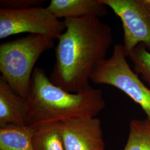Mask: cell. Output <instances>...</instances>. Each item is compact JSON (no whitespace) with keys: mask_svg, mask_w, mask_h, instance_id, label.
Instances as JSON below:
<instances>
[{"mask_svg":"<svg viewBox=\"0 0 150 150\" xmlns=\"http://www.w3.org/2000/svg\"><path fill=\"white\" fill-rule=\"evenodd\" d=\"M64 22L66 30L58 38L56 62L49 79L66 91L81 93L91 87L92 71L106 59L113 43L112 30L94 16L66 18Z\"/></svg>","mask_w":150,"mask_h":150,"instance_id":"1","label":"cell"},{"mask_svg":"<svg viewBox=\"0 0 150 150\" xmlns=\"http://www.w3.org/2000/svg\"><path fill=\"white\" fill-rule=\"evenodd\" d=\"M27 103L17 95L8 82L0 77V126L13 124L26 125Z\"/></svg>","mask_w":150,"mask_h":150,"instance_id":"9","label":"cell"},{"mask_svg":"<svg viewBox=\"0 0 150 150\" xmlns=\"http://www.w3.org/2000/svg\"><path fill=\"white\" fill-rule=\"evenodd\" d=\"M65 150H105L101 121L96 117H77L60 122Z\"/></svg>","mask_w":150,"mask_h":150,"instance_id":"7","label":"cell"},{"mask_svg":"<svg viewBox=\"0 0 150 150\" xmlns=\"http://www.w3.org/2000/svg\"><path fill=\"white\" fill-rule=\"evenodd\" d=\"M54 45V39L35 34L1 44V76L24 99L27 97L36 62Z\"/></svg>","mask_w":150,"mask_h":150,"instance_id":"3","label":"cell"},{"mask_svg":"<svg viewBox=\"0 0 150 150\" xmlns=\"http://www.w3.org/2000/svg\"><path fill=\"white\" fill-rule=\"evenodd\" d=\"M90 80L96 84L113 86L122 91L139 105L150 119V88L131 69L122 45L114 46L112 55L100 61L92 71Z\"/></svg>","mask_w":150,"mask_h":150,"instance_id":"4","label":"cell"},{"mask_svg":"<svg viewBox=\"0 0 150 150\" xmlns=\"http://www.w3.org/2000/svg\"><path fill=\"white\" fill-rule=\"evenodd\" d=\"M26 125L59 122L77 117H96L106 106L102 91L90 87L71 93L54 85L42 68L33 72L26 99Z\"/></svg>","mask_w":150,"mask_h":150,"instance_id":"2","label":"cell"},{"mask_svg":"<svg viewBox=\"0 0 150 150\" xmlns=\"http://www.w3.org/2000/svg\"><path fill=\"white\" fill-rule=\"evenodd\" d=\"M46 0H1L0 8L6 10H22L39 6Z\"/></svg>","mask_w":150,"mask_h":150,"instance_id":"14","label":"cell"},{"mask_svg":"<svg viewBox=\"0 0 150 150\" xmlns=\"http://www.w3.org/2000/svg\"><path fill=\"white\" fill-rule=\"evenodd\" d=\"M129 57L134 65V71L150 87V51L139 43L131 51Z\"/></svg>","mask_w":150,"mask_h":150,"instance_id":"13","label":"cell"},{"mask_svg":"<svg viewBox=\"0 0 150 150\" xmlns=\"http://www.w3.org/2000/svg\"><path fill=\"white\" fill-rule=\"evenodd\" d=\"M66 30L64 22L41 6L22 10L0 8V39L22 33L40 35L54 40Z\"/></svg>","mask_w":150,"mask_h":150,"instance_id":"5","label":"cell"},{"mask_svg":"<svg viewBox=\"0 0 150 150\" xmlns=\"http://www.w3.org/2000/svg\"><path fill=\"white\" fill-rule=\"evenodd\" d=\"M122 22L125 56L139 43L150 51V0H101Z\"/></svg>","mask_w":150,"mask_h":150,"instance_id":"6","label":"cell"},{"mask_svg":"<svg viewBox=\"0 0 150 150\" xmlns=\"http://www.w3.org/2000/svg\"><path fill=\"white\" fill-rule=\"evenodd\" d=\"M34 126L8 124L0 126V150H35Z\"/></svg>","mask_w":150,"mask_h":150,"instance_id":"10","label":"cell"},{"mask_svg":"<svg viewBox=\"0 0 150 150\" xmlns=\"http://www.w3.org/2000/svg\"><path fill=\"white\" fill-rule=\"evenodd\" d=\"M36 127L33 140L35 150H65L60 122L44 123Z\"/></svg>","mask_w":150,"mask_h":150,"instance_id":"11","label":"cell"},{"mask_svg":"<svg viewBox=\"0 0 150 150\" xmlns=\"http://www.w3.org/2000/svg\"><path fill=\"white\" fill-rule=\"evenodd\" d=\"M106 7L101 0H52L46 8L58 19L87 16L100 18L106 15Z\"/></svg>","mask_w":150,"mask_h":150,"instance_id":"8","label":"cell"},{"mask_svg":"<svg viewBox=\"0 0 150 150\" xmlns=\"http://www.w3.org/2000/svg\"><path fill=\"white\" fill-rule=\"evenodd\" d=\"M123 150H150V118L130 121L129 137Z\"/></svg>","mask_w":150,"mask_h":150,"instance_id":"12","label":"cell"}]
</instances>
